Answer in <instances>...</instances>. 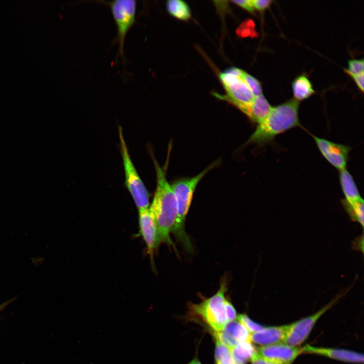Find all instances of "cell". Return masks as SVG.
Masks as SVG:
<instances>
[{
  "mask_svg": "<svg viewBox=\"0 0 364 364\" xmlns=\"http://www.w3.org/2000/svg\"><path fill=\"white\" fill-rule=\"evenodd\" d=\"M221 162L218 159L197 175L190 177L175 179L170 184L176 203L177 217L172 233L185 249L191 253L193 246L185 229L186 218L189 210L195 191L201 179L210 170L218 166Z\"/></svg>",
  "mask_w": 364,
  "mask_h": 364,
  "instance_id": "3957f363",
  "label": "cell"
},
{
  "mask_svg": "<svg viewBox=\"0 0 364 364\" xmlns=\"http://www.w3.org/2000/svg\"><path fill=\"white\" fill-rule=\"evenodd\" d=\"M303 353L315 354L334 360L354 363H362L363 355L353 351L333 348L319 347L307 345L302 347Z\"/></svg>",
  "mask_w": 364,
  "mask_h": 364,
  "instance_id": "7c38bea8",
  "label": "cell"
},
{
  "mask_svg": "<svg viewBox=\"0 0 364 364\" xmlns=\"http://www.w3.org/2000/svg\"><path fill=\"white\" fill-rule=\"evenodd\" d=\"M166 7L169 14L172 16L181 20H188L191 17L190 7L184 1L181 0H169L166 2Z\"/></svg>",
  "mask_w": 364,
  "mask_h": 364,
  "instance_id": "ac0fdd59",
  "label": "cell"
},
{
  "mask_svg": "<svg viewBox=\"0 0 364 364\" xmlns=\"http://www.w3.org/2000/svg\"><path fill=\"white\" fill-rule=\"evenodd\" d=\"M232 2L250 13L254 11L252 0L232 1Z\"/></svg>",
  "mask_w": 364,
  "mask_h": 364,
  "instance_id": "f1b7e54d",
  "label": "cell"
},
{
  "mask_svg": "<svg viewBox=\"0 0 364 364\" xmlns=\"http://www.w3.org/2000/svg\"><path fill=\"white\" fill-rule=\"evenodd\" d=\"M237 320L248 330L250 334L259 332L264 327V326L252 321L245 314H239L237 316Z\"/></svg>",
  "mask_w": 364,
  "mask_h": 364,
  "instance_id": "cb8c5ba5",
  "label": "cell"
},
{
  "mask_svg": "<svg viewBox=\"0 0 364 364\" xmlns=\"http://www.w3.org/2000/svg\"><path fill=\"white\" fill-rule=\"evenodd\" d=\"M363 59H351L348 62V66L344 70L346 73L349 75H359L363 73Z\"/></svg>",
  "mask_w": 364,
  "mask_h": 364,
  "instance_id": "d4e9b609",
  "label": "cell"
},
{
  "mask_svg": "<svg viewBox=\"0 0 364 364\" xmlns=\"http://www.w3.org/2000/svg\"><path fill=\"white\" fill-rule=\"evenodd\" d=\"M241 76H236L226 71L220 73L219 78L226 94L225 95L214 94V95L229 102L246 115L255 96Z\"/></svg>",
  "mask_w": 364,
  "mask_h": 364,
  "instance_id": "52a82bcc",
  "label": "cell"
},
{
  "mask_svg": "<svg viewBox=\"0 0 364 364\" xmlns=\"http://www.w3.org/2000/svg\"><path fill=\"white\" fill-rule=\"evenodd\" d=\"M235 364H236V363Z\"/></svg>",
  "mask_w": 364,
  "mask_h": 364,
  "instance_id": "1f68e13d",
  "label": "cell"
},
{
  "mask_svg": "<svg viewBox=\"0 0 364 364\" xmlns=\"http://www.w3.org/2000/svg\"><path fill=\"white\" fill-rule=\"evenodd\" d=\"M225 310L227 317L229 322L237 319V314L235 308L232 303L226 298L225 300Z\"/></svg>",
  "mask_w": 364,
  "mask_h": 364,
  "instance_id": "484cf974",
  "label": "cell"
},
{
  "mask_svg": "<svg viewBox=\"0 0 364 364\" xmlns=\"http://www.w3.org/2000/svg\"><path fill=\"white\" fill-rule=\"evenodd\" d=\"M96 2L108 6L111 10L117 28V35L113 40V43H117L118 46L116 60L120 57L122 61L125 62L124 41L127 33L136 22V1L115 0Z\"/></svg>",
  "mask_w": 364,
  "mask_h": 364,
  "instance_id": "5b68a950",
  "label": "cell"
},
{
  "mask_svg": "<svg viewBox=\"0 0 364 364\" xmlns=\"http://www.w3.org/2000/svg\"><path fill=\"white\" fill-rule=\"evenodd\" d=\"M187 364H202V363L197 357H195Z\"/></svg>",
  "mask_w": 364,
  "mask_h": 364,
  "instance_id": "4dcf8cb0",
  "label": "cell"
},
{
  "mask_svg": "<svg viewBox=\"0 0 364 364\" xmlns=\"http://www.w3.org/2000/svg\"><path fill=\"white\" fill-rule=\"evenodd\" d=\"M345 294L338 295L334 299L314 313L288 325L283 342L291 346L299 347L308 338L318 319L332 308Z\"/></svg>",
  "mask_w": 364,
  "mask_h": 364,
  "instance_id": "ba28073f",
  "label": "cell"
},
{
  "mask_svg": "<svg viewBox=\"0 0 364 364\" xmlns=\"http://www.w3.org/2000/svg\"><path fill=\"white\" fill-rule=\"evenodd\" d=\"M299 102L292 99L272 107L267 117L257 124L245 145L263 147L271 144L278 135L289 130L297 127L303 128L299 118Z\"/></svg>",
  "mask_w": 364,
  "mask_h": 364,
  "instance_id": "7a4b0ae2",
  "label": "cell"
},
{
  "mask_svg": "<svg viewBox=\"0 0 364 364\" xmlns=\"http://www.w3.org/2000/svg\"><path fill=\"white\" fill-rule=\"evenodd\" d=\"M288 325L264 327L261 331L251 334L250 341L261 346L283 342Z\"/></svg>",
  "mask_w": 364,
  "mask_h": 364,
  "instance_id": "4fadbf2b",
  "label": "cell"
},
{
  "mask_svg": "<svg viewBox=\"0 0 364 364\" xmlns=\"http://www.w3.org/2000/svg\"><path fill=\"white\" fill-rule=\"evenodd\" d=\"M226 290L227 282L223 279L214 295L190 306L192 311L200 316L212 331H222L229 322L225 306Z\"/></svg>",
  "mask_w": 364,
  "mask_h": 364,
  "instance_id": "277c9868",
  "label": "cell"
},
{
  "mask_svg": "<svg viewBox=\"0 0 364 364\" xmlns=\"http://www.w3.org/2000/svg\"><path fill=\"white\" fill-rule=\"evenodd\" d=\"M339 179L345 201L355 202L363 200L353 177L347 169L339 171Z\"/></svg>",
  "mask_w": 364,
  "mask_h": 364,
  "instance_id": "5bb4252c",
  "label": "cell"
},
{
  "mask_svg": "<svg viewBox=\"0 0 364 364\" xmlns=\"http://www.w3.org/2000/svg\"><path fill=\"white\" fill-rule=\"evenodd\" d=\"M341 203L345 210L350 216L351 220L360 223L363 226V200L355 202H348L343 199Z\"/></svg>",
  "mask_w": 364,
  "mask_h": 364,
  "instance_id": "ffe728a7",
  "label": "cell"
},
{
  "mask_svg": "<svg viewBox=\"0 0 364 364\" xmlns=\"http://www.w3.org/2000/svg\"><path fill=\"white\" fill-rule=\"evenodd\" d=\"M272 107L263 95L255 97L246 116L253 123L258 124L269 113Z\"/></svg>",
  "mask_w": 364,
  "mask_h": 364,
  "instance_id": "9a60e30c",
  "label": "cell"
},
{
  "mask_svg": "<svg viewBox=\"0 0 364 364\" xmlns=\"http://www.w3.org/2000/svg\"><path fill=\"white\" fill-rule=\"evenodd\" d=\"M239 37L244 38L247 37H255L257 33L255 29L254 22L251 19H246L239 26L236 30Z\"/></svg>",
  "mask_w": 364,
  "mask_h": 364,
  "instance_id": "7402d4cb",
  "label": "cell"
},
{
  "mask_svg": "<svg viewBox=\"0 0 364 364\" xmlns=\"http://www.w3.org/2000/svg\"><path fill=\"white\" fill-rule=\"evenodd\" d=\"M238 343L250 341L251 334L237 319L228 322L224 329Z\"/></svg>",
  "mask_w": 364,
  "mask_h": 364,
  "instance_id": "d6986e66",
  "label": "cell"
},
{
  "mask_svg": "<svg viewBox=\"0 0 364 364\" xmlns=\"http://www.w3.org/2000/svg\"><path fill=\"white\" fill-rule=\"evenodd\" d=\"M171 145L169 146L166 161L163 166L157 162L153 153L152 158L156 176V187L153 201L149 207L157 226L160 244L165 243L176 251L171 238L177 217L175 196L166 177Z\"/></svg>",
  "mask_w": 364,
  "mask_h": 364,
  "instance_id": "6da1fadb",
  "label": "cell"
},
{
  "mask_svg": "<svg viewBox=\"0 0 364 364\" xmlns=\"http://www.w3.org/2000/svg\"><path fill=\"white\" fill-rule=\"evenodd\" d=\"M230 350L236 364H246L256 351L250 342H239Z\"/></svg>",
  "mask_w": 364,
  "mask_h": 364,
  "instance_id": "e0dca14e",
  "label": "cell"
},
{
  "mask_svg": "<svg viewBox=\"0 0 364 364\" xmlns=\"http://www.w3.org/2000/svg\"><path fill=\"white\" fill-rule=\"evenodd\" d=\"M313 139L323 157L339 171L347 169L349 155L352 148L317 136L306 131Z\"/></svg>",
  "mask_w": 364,
  "mask_h": 364,
  "instance_id": "9c48e42d",
  "label": "cell"
},
{
  "mask_svg": "<svg viewBox=\"0 0 364 364\" xmlns=\"http://www.w3.org/2000/svg\"><path fill=\"white\" fill-rule=\"evenodd\" d=\"M241 77L249 86L255 97L262 95L261 83L256 78L244 71Z\"/></svg>",
  "mask_w": 364,
  "mask_h": 364,
  "instance_id": "603a6c76",
  "label": "cell"
},
{
  "mask_svg": "<svg viewBox=\"0 0 364 364\" xmlns=\"http://www.w3.org/2000/svg\"><path fill=\"white\" fill-rule=\"evenodd\" d=\"M272 2V1L270 0H252L254 9L259 11H264L269 7Z\"/></svg>",
  "mask_w": 364,
  "mask_h": 364,
  "instance_id": "4316f807",
  "label": "cell"
},
{
  "mask_svg": "<svg viewBox=\"0 0 364 364\" xmlns=\"http://www.w3.org/2000/svg\"><path fill=\"white\" fill-rule=\"evenodd\" d=\"M118 129L125 187L131 195L138 210L148 208L150 205L149 192L131 160L122 127L119 126Z\"/></svg>",
  "mask_w": 364,
  "mask_h": 364,
  "instance_id": "8992f818",
  "label": "cell"
},
{
  "mask_svg": "<svg viewBox=\"0 0 364 364\" xmlns=\"http://www.w3.org/2000/svg\"><path fill=\"white\" fill-rule=\"evenodd\" d=\"M214 338L215 364H235L230 349L222 344L216 338Z\"/></svg>",
  "mask_w": 364,
  "mask_h": 364,
  "instance_id": "44dd1931",
  "label": "cell"
},
{
  "mask_svg": "<svg viewBox=\"0 0 364 364\" xmlns=\"http://www.w3.org/2000/svg\"><path fill=\"white\" fill-rule=\"evenodd\" d=\"M257 351L263 358L278 364H292L303 353L302 347L291 346L284 342L261 346Z\"/></svg>",
  "mask_w": 364,
  "mask_h": 364,
  "instance_id": "8fae6325",
  "label": "cell"
},
{
  "mask_svg": "<svg viewBox=\"0 0 364 364\" xmlns=\"http://www.w3.org/2000/svg\"><path fill=\"white\" fill-rule=\"evenodd\" d=\"M292 88L294 99L298 102L308 99L314 93L311 82L304 74L294 79Z\"/></svg>",
  "mask_w": 364,
  "mask_h": 364,
  "instance_id": "2e32d148",
  "label": "cell"
},
{
  "mask_svg": "<svg viewBox=\"0 0 364 364\" xmlns=\"http://www.w3.org/2000/svg\"><path fill=\"white\" fill-rule=\"evenodd\" d=\"M250 361L251 364H278L263 358L258 354L257 350L252 354Z\"/></svg>",
  "mask_w": 364,
  "mask_h": 364,
  "instance_id": "83f0119b",
  "label": "cell"
},
{
  "mask_svg": "<svg viewBox=\"0 0 364 364\" xmlns=\"http://www.w3.org/2000/svg\"><path fill=\"white\" fill-rule=\"evenodd\" d=\"M354 82H355V84L357 86V87L359 88V89L363 93V73L359 74V75H349Z\"/></svg>",
  "mask_w": 364,
  "mask_h": 364,
  "instance_id": "f546056e",
  "label": "cell"
},
{
  "mask_svg": "<svg viewBox=\"0 0 364 364\" xmlns=\"http://www.w3.org/2000/svg\"><path fill=\"white\" fill-rule=\"evenodd\" d=\"M138 211L139 235L146 245L147 251L153 263L154 252L160 245L157 226L149 208Z\"/></svg>",
  "mask_w": 364,
  "mask_h": 364,
  "instance_id": "30bf717a",
  "label": "cell"
}]
</instances>
